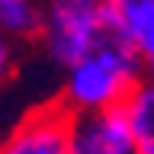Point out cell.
<instances>
[{
	"label": "cell",
	"instance_id": "obj_7",
	"mask_svg": "<svg viewBox=\"0 0 154 154\" xmlns=\"http://www.w3.org/2000/svg\"><path fill=\"white\" fill-rule=\"evenodd\" d=\"M122 109L128 116V122H132L138 154H154V80L144 77L135 87V93L125 100Z\"/></svg>",
	"mask_w": 154,
	"mask_h": 154
},
{
	"label": "cell",
	"instance_id": "obj_8",
	"mask_svg": "<svg viewBox=\"0 0 154 154\" xmlns=\"http://www.w3.org/2000/svg\"><path fill=\"white\" fill-rule=\"evenodd\" d=\"M13 64H16V45L0 32V87L13 77Z\"/></svg>",
	"mask_w": 154,
	"mask_h": 154
},
{
	"label": "cell",
	"instance_id": "obj_6",
	"mask_svg": "<svg viewBox=\"0 0 154 154\" xmlns=\"http://www.w3.org/2000/svg\"><path fill=\"white\" fill-rule=\"evenodd\" d=\"M45 23V0H0V32L16 42H38Z\"/></svg>",
	"mask_w": 154,
	"mask_h": 154
},
{
	"label": "cell",
	"instance_id": "obj_5",
	"mask_svg": "<svg viewBox=\"0 0 154 154\" xmlns=\"http://www.w3.org/2000/svg\"><path fill=\"white\" fill-rule=\"evenodd\" d=\"M116 32L141 61L154 58V0H112Z\"/></svg>",
	"mask_w": 154,
	"mask_h": 154
},
{
	"label": "cell",
	"instance_id": "obj_3",
	"mask_svg": "<svg viewBox=\"0 0 154 154\" xmlns=\"http://www.w3.org/2000/svg\"><path fill=\"white\" fill-rule=\"evenodd\" d=\"M64 154H138L125 109L71 116Z\"/></svg>",
	"mask_w": 154,
	"mask_h": 154
},
{
	"label": "cell",
	"instance_id": "obj_1",
	"mask_svg": "<svg viewBox=\"0 0 154 154\" xmlns=\"http://www.w3.org/2000/svg\"><path fill=\"white\" fill-rule=\"evenodd\" d=\"M144 61L135 55L122 38L106 42L61 74V96L58 106L67 116H87V112H109L122 109L125 100L135 93V87L144 80Z\"/></svg>",
	"mask_w": 154,
	"mask_h": 154
},
{
	"label": "cell",
	"instance_id": "obj_4",
	"mask_svg": "<svg viewBox=\"0 0 154 154\" xmlns=\"http://www.w3.org/2000/svg\"><path fill=\"white\" fill-rule=\"evenodd\" d=\"M67 119L71 116L58 103L29 112L0 141V154H64V148H67Z\"/></svg>",
	"mask_w": 154,
	"mask_h": 154
},
{
	"label": "cell",
	"instance_id": "obj_2",
	"mask_svg": "<svg viewBox=\"0 0 154 154\" xmlns=\"http://www.w3.org/2000/svg\"><path fill=\"white\" fill-rule=\"evenodd\" d=\"M116 38L112 0H45L38 42L48 61H55L61 71Z\"/></svg>",
	"mask_w": 154,
	"mask_h": 154
},
{
	"label": "cell",
	"instance_id": "obj_9",
	"mask_svg": "<svg viewBox=\"0 0 154 154\" xmlns=\"http://www.w3.org/2000/svg\"><path fill=\"white\" fill-rule=\"evenodd\" d=\"M144 74H148V80H154V58L144 61Z\"/></svg>",
	"mask_w": 154,
	"mask_h": 154
}]
</instances>
